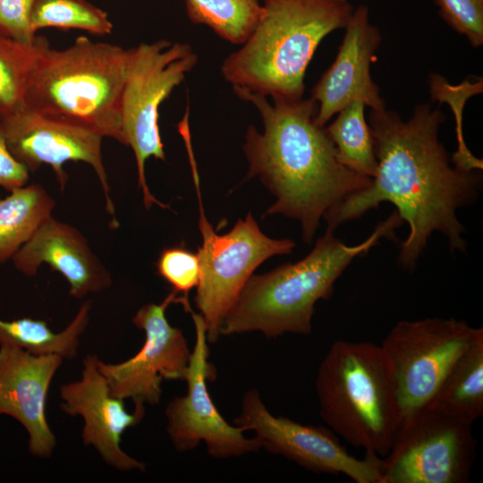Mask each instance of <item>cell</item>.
I'll use <instances>...</instances> for the list:
<instances>
[{
    "mask_svg": "<svg viewBox=\"0 0 483 483\" xmlns=\"http://www.w3.org/2000/svg\"><path fill=\"white\" fill-rule=\"evenodd\" d=\"M446 116L440 107L419 104L407 121L386 108L372 110L369 116L377 160L370 185L342 201L323 217L326 230L360 218L382 202H390L409 234L402 242L398 263L411 271L434 232L448 242L452 253L465 252V226L457 210L470 205L481 186L479 171L456 168L439 141L440 125Z\"/></svg>",
    "mask_w": 483,
    "mask_h": 483,
    "instance_id": "1",
    "label": "cell"
},
{
    "mask_svg": "<svg viewBox=\"0 0 483 483\" xmlns=\"http://www.w3.org/2000/svg\"><path fill=\"white\" fill-rule=\"evenodd\" d=\"M233 89L263 122L262 131L248 127L243 151L248 176L258 177L275 197L267 214L299 221L303 242L311 244L324 216L368 188L372 178L342 163L326 127L315 122L318 104L311 97L270 102L264 95Z\"/></svg>",
    "mask_w": 483,
    "mask_h": 483,
    "instance_id": "2",
    "label": "cell"
},
{
    "mask_svg": "<svg viewBox=\"0 0 483 483\" xmlns=\"http://www.w3.org/2000/svg\"><path fill=\"white\" fill-rule=\"evenodd\" d=\"M403 221L394 210L362 242L347 245L326 230L302 259L252 275L223 322L220 335L260 332L267 338L309 335L315 305L328 299L349 265L366 255L381 238H394Z\"/></svg>",
    "mask_w": 483,
    "mask_h": 483,
    "instance_id": "3",
    "label": "cell"
},
{
    "mask_svg": "<svg viewBox=\"0 0 483 483\" xmlns=\"http://www.w3.org/2000/svg\"><path fill=\"white\" fill-rule=\"evenodd\" d=\"M254 30L221 65L225 80L271 99H300L304 77L320 42L344 29L349 0H262Z\"/></svg>",
    "mask_w": 483,
    "mask_h": 483,
    "instance_id": "4",
    "label": "cell"
},
{
    "mask_svg": "<svg viewBox=\"0 0 483 483\" xmlns=\"http://www.w3.org/2000/svg\"><path fill=\"white\" fill-rule=\"evenodd\" d=\"M129 49L80 36L64 49L47 45L32 67L23 104L80 122L125 145L122 97Z\"/></svg>",
    "mask_w": 483,
    "mask_h": 483,
    "instance_id": "5",
    "label": "cell"
},
{
    "mask_svg": "<svg viewBox=\"0 0 483 483\" xmlns=\"http://www.w3.org/2000/svg\"><path fill=\"white\" fill-rule=\"evenodd\" d=\"M315 388L319 415L334 433L365 453L387 454L400 413L380 344L334 342L318 366Z\"/></svg>",
    "mask_w": 483,
    "mask_h": 483,
    "instance_id": "6",
    "label": "cell"
},
{
    "mask_svg": "<svg viewBox=\"0 0 483 483\" xmlns=\"http://www.w3.org/2000/svg\"><path fill=\"white\" fill-rule=\"evenodd\" d=\"M198 63L187 43L159 39L129 48L126 79L122 97V122L125 146L131 148L137 165L139 187L147 208L154 204L167 208L150 192L145 176L146 161L165 160L158 126L161 104Z\"/></svg>",
    "mask_w": 483,
    "mask_h": 483,
    "instance_id": "7",
    "label": "cell"
},
{
    "mask_svg": "<svg viewBox=\"0 0 483 483\" xmlns=\"http://www.w3.org/2000/svg\"><path fill=\"white\" fill-rule=\"evenodd\" d=\"M194 182L202 236L197 252L200 279L194 302L204 320L208 343H216L225 316L256 268L269 258L290 254L295 242L267 236L251 213L239 219L228 233H216L204 214L197 174Z\"/></svg>",
    "mask_w": 483,
    "mask_h": 483,
    "instance_id": "8",
    "label": "cell"
},
{
    "mask_svg": "<svg viewBox=\"0 0 483 483\" xmlns=\"http://www.w3.org/2000/svg\"><path fill=\"white\" fill-rule=\"evenodd\" d=\"M478 327L454 318L398 321L380 346L393 378L402 420L426 409Z\"/></svg>",
    "mask_w": 483,
    "mask_h": 483,
    "instance_id": "9",
    "label": "cell"
},
{
    "mask_svg": "<svg viewBox=\"0 0 483 483\" xmlns=\"http://www.w3.org/2000/svg\"><path fill=\"white\" fill-rule=\"evenodd\" d=\"M475 448L471 424L423 409L401 421L380 483L469 482Z\"/></svg>",
    "mask_w": 483,
    "mask_h": 483,
    "instance_id": "10",
    "label": "cell"
},
{
    "mask_svg": "<svg viewBox=\"0 0 483 483\" xmlns=\"http://www.w3.org/2000/svg\"><path fill=\"white\" fill-rule=\"evenodd\" d=\"M233 425L252 431L261 448L318 474L344 475L356 483H380L383 457L352 456L330 428L272 414L257 389L247 391Z\"/></svg>",
    "mask_w": 483,
    "mask_h": 483,
    "instance_id": "11",
    "label": "cell"
},
{
    "mask_svg": "<svg viewBox=\"0 0 483 483\" xmlns=\"http://www.w3.org/2000/svg\"><path fill=\"white\" fill-rule=\"evenodd\" d=\"M0 126L12 155L30 172L42 165H50L62 190L68 181L65 163L89 165L103 188L106 208L112 216L111 227L118 226L102 158L103 136L98 131L67 117L38 112L23 103L0 111Z\"/></svg>",
    "mask_w": 483,
    "mask_h": 483,
    "instance_id": "12",
    "label": "cell"
},
{
    "mask_svg": "<svg viewBox=\"0 0 483 483\" xmlns=\"http://www.w3.org/2000/svg\"><path fill=\"white\" fill-rule=\"evenodd\" d=\"M195 328V343L184 381L187 393L172 399L166 406V432L179 453L194 450L201 442L216 459L241 457L261 449L256 436L246 437L239 427L228 423L210 397L207 382L216 370L208 361L206 326L200 314L189 311Z\"/></svg>",
    "mask_w": 483,
    "mask_h": 483,
    "instance_id": "13",
    "label": "cell"
},
{
    "mask_svg": "<svg viewBox=\"0 0 483 483\" xmlns=\"http://www.w3.org/2000/svg\"><path fill=\"white\" fill-rule=\"evenodd\" d=\"M188 302L171 291L161 303L138 309L132 323L145 333L140 350L117 364L97 362L114 396L131 399L134 404L155 405L160 401L164 380L185 379L191 351L182 332L169 324L165 310L172 303L186 306Z\"/></svg>",
    "mask_w": 483,
    "mask_h": 483,
    "instance_id": "14",
    "label": "cell"
},
{
    "mask_svg": "<svg viewBox=\"0 0 483 483\" xmlns=\"http://www.w3.org/2000/svg\"><path fill=\"white\" fill-rule=\"evenodd\" d=\"M98 360L97 355H87L80 379L60 387L61 409L70 416L83 419L84 445H92L108 465L123 471H145L143 462L121 448L123 433L142 420L145 405L134 404L133 412H128L123 399L111 394L98 369Z\"/></svg>",
    "mask_w": 483,
    "mask_h": 483,
    "instance_id": "15",
    "label": "cell"
},
{
    "mask_svg": "<svg viewBox=\"0 0 483 483\" xmlns=\"http://www.w3.org/2000/svg\"><path fill=\"white\" fill-rule=\"evenodd\" d=\"M337 55L312 89L311 98L318 104L316 123L325 127L341 109L360 100L372 110L386 108L370 65L382 35L369 20V9L359 5L347 22Z\"/></svg>",
    "mask_w": 483,
    "mask_h": 483,
    "instance_id": "16",
    "label": "cell"
},
{
    "mask_svg": "<svg viewBox=\"0 0 483 483\" xmlns=\"http://www.w3.org/2000/svg\"><path fill=\"white\" fill-rule=\"evenodd\" d=\"M62 362L58 355H34L0 344V415L23 426L29 434V451L36 457H49L55 446L45 410L51 381Z\"/></svg>",
    "mask_w": 483,
    "mask_h": 483,
    "instance_id": "17",
    "label": "cell"
},
{
    "mask_svg": "<svg viewBox=\"0 0 483 483\" xmlns=\"http://www.w3.org/2000/svg\"><path fill=\"white\" fill-rule=\"evenodd\" d=\"M15 268L34 276L42 264L59 272L70 294L82 299L111 286L112 276L92 252L86 238L73 226L50 216L13 257Z\"/></svg>",
    "mask_w": 483,
    "mask_h": 483,
    "instance_id": "18",
    "label": "cell"
},
{
    "mask_svg": "<svg viewBox=\"0 0 483 483\" xmlns=\"http://www.w3.org/2000/svg\"><path fill=\"white\" fill-rule=\"evenodd\" d=\"M473 424L483 414V329L454 361L427 407Z\"/></svg>",
    "mask_w": 483,
    "mask_h": 483,
    "instance_id": "19",
    "label": "cell"
},
{
    "mask_svg": "<svg viewBox=\"0 0 483 483\" xmlns=\"http://www.w3.org/2000/svg\"><path fill=\"white\" fill-rule=\"evenodd\" d=\"M0 199V265L17 253L50 216L55 201L38 183L24 185Z\"/></svg>",
    "mask_w": 483,
    "mask_h": 483,
    "instance_id": "20",
    "label": "cell"
},
{
    "mask_svg": "<svg viewBox=\"0 0 483 483\" xmlns=\"http://www.w3.org/2000/svg\"><path fill=\"white\" fill-rule=\"evenodd\" d=\"M90 308V301H85L72 321L60 333L54 332L41 319H0V344H12L34 355L73 359L77 356L80 336L89 324Z\"/></svg>",
    "mask_w": 483,
    "mask_h": 483,
    "instance_id": "21",
    "label": "cell"
},
{
    "mask_svg": "<svg viewBox=\"0 0 483 483\" xmlns=\"http://www.w3.org/2000/svg\"><path fill=\"white\" fill-rule=\"evenodd\" d=\"M365 105L353 100L326 127L338 157L350 169L373 178L377 171L374 139L364 115Z\"/></svg>",
    "mask_w": 483,
    "mask_h": 483,
    "instance_id": "22",
    "label": "cell"
},
{
    "mask_svg": "<svg viewBox=\"0 0 483 483\" xmlns=\"http://www.w3.org/2000/svg\"><path fill=\"white\" fill-rule=\"evenodd\" d=\"M189 19L209 27L221 38L242 45L262 11L259 0H185Z\"/></svg>",
    "mask_w": 483,
    "mask_h": 483,
    "instance_id": "23",
    "label": "cell"
},
{
    "mask_svg": "<svg viewBox=\"0 0 483 483\" xmlns=\"http://www.w3.org/2000/svg\"><path fill=\"white\" fill-rule=\"evenodd\" d=\"M30 26L34 33L43 28H57L105 36L113 30L107 13L87 0H36Z\"/></svg>",
    "mask_w": 483,
    "mask_h": 483,
    "instance_id": "24",
    "label": "cell"
},
{
    "mask_svg": "<svg viewBox=\"0 0 483 483\" xmlns=\"http://www.w3.org/2000/svg\"><path fill=\"white\" fill-rule=\"evenodd\" d=\"M48 40L37 36L32 43H22L0 36V111L23 103L35 61Z\"/></svg>",
    "mask_w": 483,
    "mask_h": 483,
    "instance_id": "25",
    "label": "cell"
},
{
    "mask_svg": "<svg viewBox=\"0 0 483 483\" xmlns=\"http://www.w3.org/2000/svg\"><path fill=\"white\" fill-rule=\"evenodd\" d=\"M429 93L432 101L439 104L447 103L453 111L457 149L450 157L452 164L462 171L472 172L482 170L483 161L476 157L467 147L462 131V112L467 100L483 92V80L479 78L476 81L468 80L460 84H450L440 74H430L428 78Z\"/></svg>",
    "mask_w": 483,
    "mask_h": 483,
    "instance_id": "26",
    "label": "cell"
},
{
    "mask_svg": "<svg viewBox=\"0 0 483 483\" xmlns=\"http://www.w3.org/2000/svg\"><path fill=\"white\" fill-rule=\"evenodd\" d=\"M158 275L166 281L172 291L188 300V293L196 288L200 279V263L198 253L183 246L163 250L156 262Z\"/></svg>",
    "mask_w": 483,
    "mask_h": 483,
    "instance_id": "27",
    "label": "cell"
},
{
    "mask_svg": "<svg viewBox=\"0 0 483 483\" xmlns=\"http://www.w3.org/2000/svg\"><path fill=\"white\" fill-rule=\"evenodd\" d=\"M441 18L470 46L483 45V0H435Z\"/></svg>",
    "mask_w": 483,
    "mask_h": 483,
    "instance_id": "28",
    "label": "cell"
},
{
    "mask_svg": "<svg viewBox=\"0 0 483 483\" xmlns=\"http://www.w3.org/2000/svg\"><path fill=\"white\" fill-rule=\"evenodd\" d=\"M36 0H0V36L22 43L37 38L30 26V14Z\"/></svg>",
    "mask_w": 483,
    "mask_h": 483,
    "instance_id": "29",
    "label": "cell"
},
{
    "mask_svg": "<svg viewBox=\"0 0 483 483\" xmlns=\"http://www.w3.org/2000/svg\"><path fill=\"white\" fill-rule=\"evenodd\" d=\"M30 179V171L10 152L0 126V186L8 191L22 187Z\"/></svg>",
    "mask_w": 483,
    "mask_h": 483,
    "instance_id": "30",
    "label": "cell"
}]
</instances>
